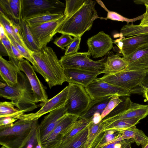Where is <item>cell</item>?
Segmentation results:
<instances>
[{"mask_svg":"<svg viewBox=\"0 0 148 148\" xmlns=\"http://www.w3.org/2000/svg\"><path fill=\"white\" fill-rule=\"evenodd\" d=\"M31 53L34 61V71L43 77L50 88L66 82L64 69L52 48L46 46Z\"/></svg>","mask_w":148,"mask_h":148,"instance_id":"6da1fadb","label":"cell"},{"mask_svg":"<svg viewBox=\"0 0 148 148\" xmlns=\"http://www.w3.org/2000/svg\"><path fill=\"white\" fill-rule=\"evenodd\" d=\"M0 96L11 100L16 108L25 113L32 111L39 107L27 77L21 71L15 86H10L0 82Z\"/></svg>","mask_w":148,"mask_h":148,"instance_id":"7a4b0ae2","label":"cell"},{"mask_svg":"<svg viewBox=\"0 0 148 148\" xmlns=\"http://www.w3.org/2000/svg\"><path fill=\"white\" fill-rule=\"evenodd\" d=\"M96 3V1L86 0L79 10L66 18L58 33L81 37L91 29L94 20L100 18L95 8Z\"/></svg>","mask_w":148,"mask_h":148,"instance_id":"3957f363","label":"cell"},{"mask_svg":"<svg viewBox=\"0 0 148 148\" xmlns=\"http://www.w3.org/2000/svg\"><path fill=\"white\" fill-rule=\"evenodd\" d=\"M38 124V120L19 119L9 126L0 127L1 145L8 148H22Z\"/></svg>","mask_w":148,"mask_h":148,"instance_id":"277c9868","label":"cell"},{"mask_svg":"<svg viewBox=\"0 0 148 148\" xmlns=\"http://www.w3.org/2000/svg\"><path fill=\"white\" fill-rule=\"evenodd\" d=\"M123 97V101L101 121L103 126L116 120L143 116L148 115V105L132 101L128 96Z\"/></svg>","mask_w":148,"mask_h":148,"instance_id":"5b68a950","label":"cell"},{"mask_svg":"<svg viewBox=\"0 0 148 148\" xmlns=\"http://www.w3.org/2000/svg\"><path fill=\"white\" fill-rule=\"evenodd\" d=\"M146 70H124L116 73L104 75L96 79L98 82H103L121 88L130 92L132 94H137L139 85L146 75Z\"/></svg>","mask_w":148,"mask_h":148,"instance_id":"8992f818","label":"cell"},{"mask_svg":"<svg viewBox=\"0 0 148 148\" xmlns=\"http://www.w3.org/2000/svg\"><path fill=\"white\" fill-rule=\"evenodd\" d=\"M88 52H77L75 53L62 56L60 60V64L65 69H74L98 71L101 72L104 70L107 57H105L98 60L90 58Z\"/></svg>","mask_w":148,"mask_h":148,"instance_id":"52a82bcc","label":"cell"},{"mask_svg":"<svg viewBox=\"0 0 148 148\" xmlns=\"http://www.w3.org/2000/svg\"><path fill=\"white\" fill-rule=\"evenodd\" d=\"M65 4L58 0H21V16L26 19L47 12L64 14Z\"/></svg>","mask_w":148,"mask_h":148,"instance_id":"ba28073f","label":"cell"},{"mask_svg":"<svg viewBox=\"0 0 148 148\" xmlns=\"http://www.w3.org/2000/svg\"><path fill=\"white\" fill-rule=\"evenodd\" d=\"M68 98L65 104L66 114L80 116L92 100L85 88L80 85L69 84Z\"/></svg>","mask_w":148,"mask_h":148,"instance_id":"9c48e42d","label":"cell"},{"mask_svg":"<svg viewBox=\"0 0 148 148\" xmlns=\"http://www.w3.org/2000/svg\"><path fill=\"white\" fill-rule=\"evenodd\" d=\"M66 17L64 14L59 18L40 24L29 26L34 39L40 49L47 46L58 33Z\"/></svg>","mask_w":148,"mask_h":148,"instance_id":"30bf717a","label":"cell"},{"mask_svg":"<svg viewBox=\"0 0 148 148\" xmlns=\"http://www.w3.org/2000/svg\"><path fill=\"white\" fill-rule=\"evenodd\" d=\"M96 79L85 88L92 100L110 96L129 97L132 94L124 89L105 82H98Z\"/></svg>","mask_w":148,"mask_h":148,"instance_id":"8fae6325","label":"cell"},{"mask_svg":"<svg viewBox=\"0 0 148 148\" xmlns=\"http://www.w3.org/2000/svg\"><path fill=\"white\" fill-rule=\"evenodd\" d=\"M69 91L68 85L53 97L39 104L38 106L41 108L38 111L35 113L23 114L19 116L18 119L32 121L38 120L44 115L65 105L68 99Z\"/></svg>","mask_w":148,"mask_h":148,"instance_id":"7c38bea8","label":"cell"},{"mask_svg":"<svg viewBox=\"0 0 148 148\" xmlns=\"http://www.w3.org/2000/svg\"><path fill=\"white\" fill-rule=\"evenodd\" d=\"M17 65L20 71L26 75L29 80L36 103L46 102L48 99L47 92L29 61L24 59L18 60Z\"/></svg>","mask_w":148,"mask_h":148,"instance_id":"4fadbf2b","label":"cell"},{"mask_svg":"<svg viewBox=\"0 0 148 148\" xmlns=\"http://www.w3.org/2000/svg\"><path fill=\"white\" fill-rule=\"evenodd\" d=\"M88 52L93 58L102 57L106 55L113 47V40L103 31L89 38L87 41Z\"/></svg>","mask_w":148,"mask_h":148,"instance_id":"5bb4252c","label":"cell"},{"mask_svg":"<svg viewBox=\"0 0 148 148\" xmlns=\"http://www.w3.org/2000/svg\"><path fill=\"white\" fill-rule=\"evenodd\" d=\"M66 114L65 104L51 112L44 117L38 126L41 145Z\"/></svg>","mask_w":148,"mask_h":148,"instance_id":"9a60e30c","label":"cell"},{"mask_svg":"<svg viewBox=\"0 0 148 148\" xmlns=\"http://www.w3.org/2000/svg\"><path fill=\"white\" fill-rule=\"evenodd\" d=\"M122 58L127 63V67L124 70H148V44Z\"/></svg>","mask_w":148,"mask_h":148,"instance_id":"2e32d148","label":"cell"},{"mask_svg":"<svg viewBox=\"0 0 148 148\" xmlns=\"http://www.w3.org/2000/svg\"><path fill=\"white\" fill-rule=\"evenodd\" d=\"M69 84L74 83L82 85L85 88L94 80L101 72L74 69H64Z\"/></svg>","mask_w":148,"mask_h":148,"instance_id":"e0dca14e","label":"cell"},{"mask_svg":"<svg viewBox=\"0 0 148 148\" xmlns=\"http://www.w3.org/2000/svg\"><path fill=\"white\" fill-rule=\"evenodd\" d=\"M90 123L71 138L61 140L48 148H88L86 144Z\"/></svg>","mask_w":148,"mask_h":148,"instance_id":"ac0fdd59","label":"cell"},{"mask_svg":"<svg viewBox=\"0 0 148 148\" xmlns=\"http://www.w3.org/2000/svg\"><path fill=\"white\" fill-rule=\"evenodd\" d=\"M20 70L17 64L10 60L8 61L0 56V75L3 80L8 86H13L18 82Z\"/></svg>","mask_w":148,"mask_h":148,"instance_id":"d6986e66","label":"cell"},{"mask_svg":"<svg viewBox=\"0 0 148 148\" xmlns=\"http://www.w3.org/2000/svg\"><path fill=\"white\" fill-rule=\"evenodd\" d=\"M121 40L123 43L120 53L123 56L131 54L139 47L148 44V34L137 35L127 38L120 36Z\"/></svg>","mask_w":148,"mask_h":148,"instance_id":"ffe728a7","label":"cell"},{"mask_svg":"<svg viewBox=\"0 0 148 148\" xmlns=\"http://www.w3.org/2000/svg\"><path fill=\"white\" fill-rule=\"evenodd\" d=\"M0 14L18 24L21 17V0H0Z\"/></svg>","mask_w":148,"mask_h":148,"instance_id":"44dd1931","label":"cell"},{"mask_svg":"<svg viewBox=\"0 0 148 148\" xmlns=\"http://www.w3.org/2000/svg\"><path fill=\"white\" fill-rule=\"evenodd\" d=\"M79 116L66 114L51 133L42 143V148H47L56 140L62 132L77 120Z\"/></svg>","mask_w":148,"mask_h":148,"instance_id":"7402d4cb","label":"cell"},{"mask_svg":"<svg viewBox=\"0 0 148 148\" xmlns=\"http://www.w3.org/2000/svg\"><path fill=\"white\" fill-rule=\"evenodd\" d=\"M127 66V63L123 58L117 54L110 53L107 59L104 70L101 74H113L124 71Z\"/></svg>","mask_w":148,"mask_h":148,"instance_id":"603a6c76","label":"cell"},{"mask_svg":"<svg viewBox=\"0 0 148 148\" xmlns=\"http://www.w3.org/2000/svg\"><path fill=\"white\" fill-rule=\"evenodd\" d=\"M0 23L4 27L7 34L12 37L20 44L29 50L23 41L19 24L16 23L1 14Z\"/></svg>","mask_w":148,"mask_h":148,"instance_id":"cb8c5ba5","label":"cell"},{"mask_svg":"<svg viewBox=\"0 0 148 148\" xmlns=\"http://www.w3.org/2000/svg\"><path fill=\"white\" fill-rule=\"evenodd\" d=\"M112 96L92 100L86 110L79 119H90L95 113H99L101 114Z\"/></svg>","mask_w":148,"mask_h":148,"instance_id":"d4e9b609","label":"cell"},{"mask_svg":"<svg viewBox=\"0 0 148 148\" xmlns=\"http://www.w3.org/2000/svg\"><path fill=\"white\" fill-rule=\"evenodd\" d=\"M18 24L22 38L28 49L32 51H36L40 50L28 25L22 17Z\"/></svg>","mask_w":148,"mask_h":148,"instance_id":"484cf974","label":"cell"},{"mask_svg":"<svg viewBox=\"0 0 148 148\" xmlns=\"http://www.w3.org/2000/svg\"><path fill=\"white\" fill-rule=\"evenodd\" d=\"M145 117L143 116L116 120L106 125L103 126V132L112 130L121 132L136 125L140 121Z\"/></svg>","mask_w":148,"mask_h":148,"instance_id":"4316f807","label":"cell"},{"mask_svg":"<svg viewBox=\"0 0 148 148\" xmlns=\"http://www.w3.org/2000/svg\"><path fill=\"white\" fill-rule=\"evenodd\" d=\"M121 135V132L109 130L102 132L96 139L91 148H99L116 140Z\"/></svg>","mask_w":148,"mask_h":148,"instance_id":"83f0119b","label":"cell"},{"mask_svg":"<svg viewBox=\"0 0 148 148\" xmlns=\"http://www.w3.org/2000/svg\"><path fill=\"white\" fill-rule=\"evenodd\" d=\"M63 15L64 14L47 12L34 16L25 21L28 26H33L56 20Z\"/></svg>","mask_w":148,"mask_h":148,"instance_id":"f1b7e54d","label":"cell"},{"mask_svg":"<svg viewBox=\"0 0 148 148\" xmlns=\"http://www.w3.org/2000/svg\"><path fill=\"white\" fill-rule=\"evenodd\" d=\"M11 101H5L0 103V117H10L17 119L21 115L25 113L19 110Z\"/></svg>","mask_w":148,"mask_h":148,"instance_id":"f546056e","label":"cell"},{"mask_svg":"<svg viewBox=\"0 0 148 148\" xmlns=\"http://www.w3.org/2000/svg\"><path fill=\"white\" fill-rule=\"evenodd\" d=\"M148 34V26H141L133 24L124 25L120 31V35L129 37L137 35Z\"/></svg>","mask_w":148,"mask_h":148,"instance_id":"4dcf8cb0","label":"cell"},{"mask_svg":"<svg viewBox=\"0 0 148 148\" xmlns=\"http://www.w3.org/2000/svg\"><path fill=\"white\" fill-rule=\"evenodd\" d=\"M103 125L101 123L95 124L91 122L90 123L88 140L86 145L88 148H91L95 140L103 131Z\"/></svg>","mask_w":148,"mask_h":148,"instance_id":"1f68e13d","label":"cell"},{"mask_svg":"<svg viewBox=\"0 0 148 148\" xmlns=\"http://www.w3.org/2000/svg\"><path fill=\"white\" fill-rule=\"evenodd\" d=\"M86 0H66L64 14L66 17L70 16L79 10Z\"/></svg>","mask_w":148,"mask_h":148,"instance_id":"d6a6232c","label":"cell"},{"mask_svg":"<svg viewBox=\"0 0 148 148\" xmlns=\"http://www.w3.org/2000/svg\"><path fill=\"white\" fill-rule=\"evenodd\" d=\"M107 12L108 13L106 17H100V18L101 19L105 20H107L108 19L114 21L121 22H126L127 24H128L130 22L132 23L138 20H141L145 15L144 13L136 17L133 18H128L124 17L114 12L110 11L108 10Z\"/></svg>","mask_w":148,"mask_h":148,"instance_id":"836d02e7","label":"cell"},{"mask_svg":"<svg viewBox=\"0 0 148 148\" xmlns=\"http://www.w3.org/2000/svg\"><path fill=\"white\" fill-rule=\"evenodd\" d=\"M7 35L10 39L11 42L17 48L24 58L30 62L32 65H34V61L31 53V51L20 44L12 37L7 34Z\"/></svg>","mask_w":148,"mask_h":148,"instance_id":"e575fe53","label":"cell"},{"mask_svg":"<svg viewBox=\"0 0 148 148\" xmlns=\"http://www.w3.org/2000/svg\"><path fill=\"white\" fill-rule=\"evenodd\" d=\"M123 100L119 96H112L108 104L101 114L102 119L112 112Z\"/></svg>","mask_w":148,"mask_h":148,"instance_id":"d590c367","label":"cell"},{"mask_svg":"<svg viewBox=\"0 0 148 148\" xmlns=\"http://www.w3.org/2000/svg\"><path fill=\"white\" fill-rule=\"evenodd\" d=\"M134 142L133 139H122L120 136L112 143L99 148H126Z\"/></svg>","mask_w":148,"mask_h":148,"instance_id":"8d00e7d4","label":"cell"},{"mask_svg":"<svg viewBox=\"0 0 148 148\" xmlns=\"http://www.w3.org/2000/svg\"><path fill=\"white\" fill-rule=\"evenodd\" d=\"M38 126L35 129L32 134L22 148H36L38 143L41 144L38 128Z\"/></svg>","mask_w":148,"mask_h":148,"instance_id":"74e56055","label":"cell"},{"mask_svg":"<svg viewBox=\"0 0 148 148\" xmlns=\"http://www.w3.org/2000/svg\"><path fill=\"white\" fill-rule=\"evenodd\" d=\"M73 38L71 36L67 34H62L59 38L55 40L53 43L58 47L63 50L68 47L73 42Z\"/></svg>","mask_w":148,"mask_h":148,"instance_id":"f35d334b","label":"cell"},{"mask_svg":"<svg viewBox=\"0 0 148 148\" xmlns=\"http://www.w3.org/2000/svg\"><path fill=\"white\" fill-rule=\"evenodd\" d=\"M72 43L66 48L65 55L75 53L80 49L81 37H74Z\"/></svg>","mask_w":148,"mask_h":148,"instance_id":"ab89813d","label":"cell"},{"mask_svg":"<svg viewBox=\"0 0 148 148\" xmlns=\"http://www.w3.org/2000/svg\"><path fill=\"white\" fill-rule=\"evenodd\" d=\"M133 139L136 145H144L148 142V137L141 130L137 129L135 132Z\"/></svg>","mask_w":148,"mask_h":148,"instance_id":"60d3db41","label":"cell"},{"mask_svg":"<svg viewBox=\"0 0 148 148\" xmlns=\"http://www.w3.org/2000/svg\"><path fill=\"white\" fill-rule=\"evenodd\" d=\"M137 129L135 125L124 130L121 132V135L120 137L122 139L124 140L133 139Z\"/></svg>","mask_w":148,"mask_h":148,"instance_id":"b9f144b4","label":"cell"},{"mask_svg":"<svg viewBox=\"0 0 148 148\" xmlns=\"http://www.w3.org/2000/svg\"><path fill=\"white\" fill-rule=\"evenodd\" d=\"M0 40L6 48L8 53L9 57L15 58L12 51L11 40L6 34V35Z\"/></svg>","mask_w":148,"mask_h":148,"instance_id":"7bdbcfd3","label":"cell"},{"mask_svg":"<svg viewBox=\"0 0 148 148\" xmlns=\"http://www.w3.org/2000/svg\"><path fill=\"white\" fill-rule=\"evenodd\" d=\"M18 120L17 119L10 117H0V127L9 126Z\"/></svg>","mask_w":148,"mask_h":148,"instance_id":"ee69618b","label":"cell"},{"mask_svg":"<svg viewBox=\"0 0 148 148\" xmlns=\"http://www.w3.org/2000/svg\"><path fill=\"white\" fill-rule=\"evenodd\" d=\"M139 87L138 94L143 93L145 91L148 90V70L146 71L145 76Z\"/></svg>","mask_w":148,"mask_h":148,"instance_id":"f6af8a7d","label":"cell"},{"mask_svg":"<svg viewBox=\"0 0 148 148\" xmlns=\"http://www.w3.org/2000/svg\"><path fill=\"white\" fill-rule=\"evenodd\" d=\"M11 47L12 52L15 58L18 60H21L23 59L24 57L21 54L17 48L12 42Z\"/></svg>","mask_w":148,"mask_h":148,"instance_id":"bcb514c9","label":"cell"},{"mask_svg":"<svg viewBox=\"0 0 148 148\" xmlns=\"http://www.w3.org/2000/svg\"><path fill=\"white\" fill-rule=\"evenodd\" d=\"M144 5L146 8V11L139 25L141 26H148V4L145 3Z\"/></svg>","mask_w":148,"mask_h":148,"instance_id":"7dc6e473","label":"cell"},{"mask_svg":"<svg viewBox=\"0 0 148 148\" xmlns=\"http://www.w3.org/2000/svg\"><path fill=\"white\" fill-rule=\"evenodd\" d=\"M102 120L101 114L99 113H96L92 116L91 122L93 124H96L99 123Z\"/></svg>","mask_w":148,"mask_h":148,"instance_id":"c3c4849f","label":"cell"},{"mask_svg":"<svg viewBox=\"0 0 148 148\" xmlns=\"http://www.w3.org/2000/svg\"><path fill=\"white\" fill-rule=\"evenodd\" d=\"M0 56H9L8 53L2 43L0 41Z\"/></svg>","mask_w":148,"mask_h":148,"instance_id":"681fc988","label":"cell"},{"mask_svg":"<svg viewBox=\"0 0 148 148\" xmlns=\"http://www.w3.org/2000/svg\"><path fill=\"white\" fill-rule=\"evenodd\" d=\"M0 40L3 38L6 34L4 28L2 24L0 23Z\"/></svg>","mask_w":148,"mask_h":148,"instance_id":"f907efd6","label":"cell"},{"mask_svg":"<svg viewBox=\"0 0 148 148\" xmlns=\"http://www.w3.org/2000/svg\"><path fill=\"white\" fill-rule=\"evenodd\" d=\"M134 3L136 4L144 5L145 4H148V0H134Z\"/></svg>","mask_w":148,"mask_h":148,"instance_id":"816d5d0a","label":"cell"},{"mask_svg":"<svg viewBox=\"0 0 148 148\" xmlns=\"http://www.w3.org/2000/svg\"><path fill=\"white\" fill-rule=\"evenodd\" d=\"M96 1L97 2L103 7L106 11L107 12L108 10L106 7L104 5L101 1L97 0Z\"/></svg>","mask_w":148,"mask_h":148,"instance_id":"f5cc1de1","label":"cell"},{"mask_svg":"<svg viewBox=\"0 0 148 148\" xmlns=\"http://www.w3.org/2000/svg\"><path fill=\"white\" fill-rule=\"evenodd\" d=\"M143 94V97L146 99L148 103V92L145 91Z\"/></svg>","mask_w":148,"mask_h":148,"instance_id":"db71d44e","label":"cell"},{"mask_svg":"<svg viewBox=\"0 0 148 148\" xmlns=\"http://www.w3.org/2000/svg\"><path fill=\"white\" fill-rule=\"evenodd\" d=\"M142 148H148V142L146 144L141 146Z\"/></svg>","mask_w":148,"mask_h":148,"instance_id":"11a10c76","label":"cell"},{"mask_svg":"<svg viewBox=\"0 0 148 148\" xmlns=\"http://www.w3.org/2000/svg\"><path fill=\"white\" fill-rule=\"evenodd\" d=\"M126 148H132V147H131V145H130Z\"/></svg>","mask_w":148,"mask_h":148,"instance_id":"9f6ffc18","label":"cell"}]
</instances>
